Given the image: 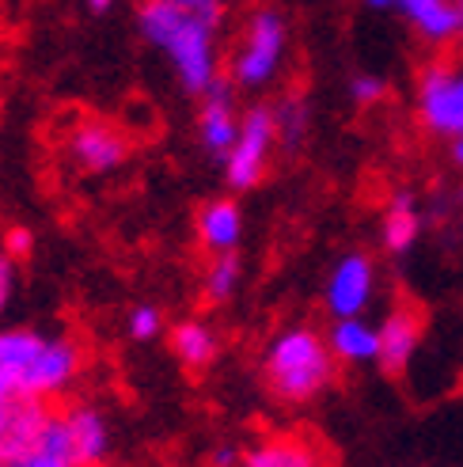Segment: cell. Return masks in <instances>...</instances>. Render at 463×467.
Here are the masks:
<instances>
[{
	"label": "cell",
	"instance_id": "6da1fadb",
	"mask_svg": "<svg viewBox=\"0 0 463 467\" xmlns=\"http://www.w3.org/2000/svg\"><path fill=\"white\" fill-rule=\"evenodd\" d=\"M80 372L84 349L77 338L42 327H0V403H50L80 380Z\"/></svg>",
	"mask_w": 463,
	"mask_h": 467
},
{
	"label": "cell",
	"instance_id": "7a4b0ae2",
	"mask_svg": "<svg viewBox=\"0 0 463 467\" xmlns=\"http://www.w3.org/2000/svg\"><path fill=\"white\" fill-rule=\"evenodd\" d=\"M137 31L141 38L168 57L175 84L187 96H205L221 73V27L198 16H187L164 0H141L137 5Z\"/></svg>",
	"mask_w": 463,
	"mask_h": 467
},
{
	"label": "cell",
	"instance_id": "3957f363",
	"mask_svg": "<svg viewBox=\"0 0 463 467\" xmlns=\"http://www.w3.org/2000/svg\"><path fill=\"white\" fill-rule=\"evenodd\" d=\"M259 368L266 391L277 403L308 407L334 384L338 361L331 354L327 331H315L312 323H289L270 335Z\"/></svg>",
	"mask_w": 463,
	"mask_h": 467
},
{
	"label": "cell",
	"instance_id": "277c9868",
	"mask_svg": "<svg viewBox=\"0 0 463 467\" xmlns=\"http://www.w3.org/2000/svg\"><path fill=\"white\" fill-rule=\"evenodd\" d=\"M289 61V19L277 8H254L228 57V80L236 91H266L277 84Z\"/></svg>",
	"mask_w": 463,
	"mask_h": 467
},
{
	"label": "cell",
	"instance_id": "5b68a950",
	"mask_svg": "<svg viewBox=\"0 0 463 467\" xmlns=\"http://www.w3.org/2000/svg\"><path fill=\"white\" fill-rule=\"evenodd\" d=\"M282 149L277 141V119H273V103H247L243 107V122L232 149L221 160V179L232 194H251L259 191L262 179L273 168V152Z\"/></svg>",
	"mask_w": 463,
	"mask_h": 467
},
{
	"label": "cell",
	"instance_id": "8992f818",
	"mask_svg": "<svg viewBox=\"0 0 463 467\" xmlns=\"http://www.w3.org/2000/svg\"><path fill=\"white\" fill-rule=\"evenodd\" d=\"M414 114L437 141L463 137V57H437L422 68L414 84Z\"/></svg>",
	"mask_w": 463,
	"mask_h": 467
},
{
	"label": "cell",
	"instance_id": "52a82bcc",
	"mask_svg": "<svg viewBox=\"0 0 463 467\" xmlns=\"http://www.w3.org/2000/svg\"><path fill=\"white\" fill-rule=\"evenodd\" d=\"M133 141L126 126L110 119H80L65 137V160L87 179H107L129 163Z\"/></svg>",
	"mask_w": 463,
	"mask_h": 467
},
{
	"label": "cell",
	"instance_id": "ba28073f",
	"mask_svg": "<svg viewBox=\"0 0 463 467\" xmlns=\"http://www.w3.org/2000/svg\"><path fill=\"white\" fill-rule=\"evenodd\" d=\"M50 437L68 452L77 467H103L114 449V430L103 407L96 403H68L50 414Z\"/></svg>",
	"mask_w": 463,
	"mask_h": 467
},
{
	"label": "cell",
	"instance_id": "9c48e42d",
	"mask_svg": "<svg viewBox=\"0 0 463 467\" xmlns=\"http://www.w3.org/2000/svg\"><path fill=\"white\" fill-rule=\"evenodd\" d=\"M380 289V270L368 251H345L331 263L327 282H323V308L331 319H350V316H368L376 305Z\"/></svg>",
	"mask_w": 463,
	"mask_h": 467
},
{
	"label": "cell",
	"instance_id": "30bf717a",
	"mask_svg": "<svg viewBox=\"0 0 463 467\" xmlns=\"http://www.w3.org/2000/svg\"><path fill=\"white\" fill-rule=\"evenodd\" d=\"M240 91L232 88L228 77H221L205 96L198 99V119H194V137L201 152L210 160H224V152L232 149V141H236L240 133V122H243V107H240Z\"/></svg>",
	"mask_w": 463,
	"mask_h": 467
},
{
	"label": "cell",
	"instance_id": "8fae6325",
	"mask_svg": "<svg viewBox=\"0 0 463 467\" xmlns=\"http://www.w3.org/2000/svg\"><path fill=\"white\" fill-rule=\"evenodd\" d=\"M376 331H380V368L399 377L414 365L418 349L426 342V316L414 308V305H391L380 319H376Z\"/></svg>",
	"mask_w": 463,
	"mask_h": 467
},
{
	"label": "cell",
	"instance_id": "7c38bea8",
	"mask_svg": "<svg viewBox=\"0 0 463 467\" xmlns=\"http://www.w3.org/2000/svg\"><path fill=\"white\" fill-rule=\"evenodd\" d=\"M50 407L31 400H5L0 403V463H19L38 449V441L50 426Z\"/></svg>",
	"mask_w": 463,
	"mask_h": 467
},
{
	"label": "cell",
	"instance_id": "4fadbf2b",
	"mask_svg": "<svg viewBox=\"0 0 463 467\" xmlns=\"http://www.w3.org/2000/svg\"><path fill=\"white\" fill-rule=\"evenodd\" d=\"M243 232H247V217H243V205L236 202V194H213L210 202L198 205L194 236L210 254L240 251Z\"/></svg>",
	"mask_w": 463,
	"mask_h": 467
},
{
	"label": "cell",
	"instance_id": "5bb4252c",
	"mask_svg": "<svg viewBox=\"0 0 463 467\" xmlns=\"http://www.w3.org/2000/svg\"><path fill=\"white\" fill-rule=\"evenodd\" d=\"M396 12L426 46H452L463 38L459 0H396Z\"/></svg>",
	"mask_w": 463,
	"mask_h": 467
},
{
	"label": "cell",
	"instance_id": "9a60e30c",
	"mask_svg": "<svg viewBox=\"0 0 463 467\" xmlns=\"http://www.w3.org/2000/svg\"><path fill=\"white\" fill-rule=\"evenodd\" d=\"M422 232H426V213H422L418 198L410 191H399L380 213V247L399 259V254H410L418 247Z\"/></svg>",
	"mask_w": 463,
	"mask_h": 467
},
{
	"label": "cell",
	"instance_id": "2e32d148",
	"mask_svg": "<svg viewBox=\"0 0 463 467\" xmlns=\"http://www.w3.org/2000/svg\"><path fill=\"white\" fill-rule=\"evenodd\" d=\"M327 342L338 365L365 368L380 361V331L368 316H350V319H331Z\"/></svg>",
	"mask_w": 463,
	"mask_h": 467
},
{
	"label": "cell",
	"instance_id": "e0dca14e",
	"mask_svg": "<svg viewBox=\"0 0 463 467\" xmlns=\"http://www.w3.org/2000/svg\"><path fill=\"white\" fill-rule=\"evenodd\" d=\"M168 346H171V354L182 368H190V372H201V368H210L221 354V335H217V327L213 323H205L198 316H187V319H179L171 331H168Z\"/></svg>",
	"mask_w": 463,
	"mask_h": 467
},
{
	"label": "cell",
	"instance_id": "ac0fdd59",
	"mask_svg": "<svg viewBox=\"0 0 463 467\" xmlns=\"http://www.w3.org/2000/svg\"><path fill=\"white\" fill-rule=\"evenodd\" d=\"M240 467H323V460L312 441L277 433V437H262L259 445H251Z\"/></svg>",
	"mask_w": 463,
	"mask_h": 467
},
{
	"label": "cell",
	"instance_id": "d6986e66",
	"mask_svg": "<svg viewBox=\"0 0 463 467\" xmlns=\"http://www.w3.org/2000/svg\"><path fill=\"white\" fill-rule=\"evenodd\" d=\"M273 119H277V141H282L285 152L304 149L308 130H312V103L304 91H285V96L273 103Z\"/></svg>",
	"mask_w": 463,
	"mask_h": 467
},
{
	"label": "cell",
	"instance_id": "ffe728a7",
	"mask_svg": "<svg viewBox=\"0 0 463 467\" xmlns=\"http://www.w3.org/2000/svg\"><path fill=\"white\" fill-rule=\"evenodd\" d=\"M240 285H243L240 251L210 254V263H205V270H201V296L210 300V305H228V300L240 293Z\"/></svg>",
	"mask_w": 463,
	"mask_h": 467
},
{
	"label": "cell",
	"instance_id": "44dd1931",
	"mask_svg": "<svg viewBox=\"0 0 463 467\" xmlns=\"http://www.w3.org/2000/svg\"><path fill=\"white\" fill-rule=\"evenodd\" d=\"M126 335L133 342H156L159 335H164V312H159L156 305H133L126 312Z\"/></svg>",
	"mask_w": 463,
	"mask_h": 467
},
{
	"label": "cell",
	"instance_id": "7402d4cb",
	"mask_svg": "<svg viewBox=\"0 0 463 467\" xmlns=\"http://www.w3.org/2000/svg\"><path fill=\"white\" fill-rule=\"evenodd\" d=\"M345 96L354 99V107H376L387 96V80L380 73H354L345 84Z\"/></svg>",
	"mask_w": 463,
	"mask_h": 467
},
{
	"label": "cell",
	"instance_id": "603a6c76",
	"mask_svg": "<svg viewBox=\"0 0 463 467\" xmlns=\"http://www.w3.org/2000/svg\"><path fill=\"white\" fill-rule=\"evenodd\" d=\"M12 467H77V463L68 460V452L50 437V426H46V433H42V441H38V449L27 452V456H23L19 463H12Z\"/></svg>",
	"mask_w": 463,
	"mask_h": 467
},
{
	"label": "cell",
	"instance_id": "cb8c5ba5",
	"mask_svg": "<svg viewBox=\"0 0 463 467\" xmlns=\"http://www.w3.org/2000/svg\"><path fill=\"white\" fill-rule=\"evenodd\" d=\"M15 293H19V259H12V254L0 247V319L8 316Z\"/></svg>",
	"mask_w": 463,
	"mask_h": 467
},
{
	"label": "cell",
	"instance_id": "d4e9b609",
	"mask_svg": "<svg viewBox=\"0 0 463 467\" xmlns=\"http://www.w3.org/2000/svg\"><path fill=\"white\" fill-rule=\"evenodd\" d=\"M164 5L187 12V16H198L205 23H213V27L224 23V0H164Z\"/></svg>",
	"mask_w": 463,
	"mask_h": 467
},
{
	"label": "cell",
	"instance_id": "484cf974",
	"mask_svg": "<svg viewBox=\"0 0 463 467\" xmlns=\"http://www.w3.org/2000/svg\"><path fill=\"white\" fill-rule=\"evenodd\" d=\"M35 247V232L31 228H23V224H12L5 232V251L12 254V259H23V254H31Z\"/></svg>",
	"mask_w": 463,
	"mask_h": 467
},
{
	"label": "cell",
	"instance_id": "4316f807",
	"mask_svg": "<svg viewBox=\"0 0 463 467\" xmlns=\"http://www.w3.org/2000/svg\"><path fill=\"white\" fill-rule=\"evenodd\" d=\"M232 463H243V456H236V449H217L213 452V467H232Z\"/></svg>",
	"mask_w": 463,
	"mask_h": 467
},
{
	"label": "cell",
	"instance_id": "83f0119b",
	"mask_svg": "<svg viewBox=\"0 0 463 467\" xmlns=\"http://www.w3.org/2000/svg\"><path fill=\"white\" fill-rule=\"evenodd\" d=\"M448 156L456 163V171L463 175V137H456V141H448Z\"/></svg>",
	"mask_w": 463,
	"mask_h": 467
},
{
	"label": "cell",
	"instance_id": "f1b7e54d",
	"mask_svg": "<svg viewBox=\"0 0 463 467\" xmlns=\"http://www.w3.org/2000/svg\"><path fill=\"white\" fill-rule=\"evenodd\" d=\"M114 5H118V0H84V8H87V12H96V16H103V12H110Z\"/></svg>",
	"mask_w": 463,
	"mask_h": 467
},
{
	"label": "cell",
	"instance_id": "f546056e",
	"mask_svg": "<svg viewBox=\"0 0 463 467\" xmlns=\"http://www.w3.org/2000/svg\"><path fill=\"white\" fill-rule=\"evenodd\" d=\"M368 12H396V0H365Z\"/></svg>",
	"mask_w": 463,
	"mask_h": 467
},
{
	"label": "cell",
	"instance_id": "4dcf8cb0",
	"mask_svg": "<svg viewBox=\"0 0 463 467\" xmlns=\"http://www.w3.org/2000/svg\"><path fill=\"white\" fill-rule=\"evenodd\" d=\"M459 23H463V0H459Z\"/></svg>",
	"mask_w": 463,
	"mask_h": 467
},
{
	"label": "cell",
	"instance_id": "1f68e13d",
	"mask_svg": "<svg viewBox=\"0 0 463 467\" xmlns=\"http://www.w3.org/2000/svg\"><path fill=\"white\" fill-rule=\"evenodd\" d=\"M0 467H12V463H0Z\"/></svg>",
	"mask_w": 463,
	"mask_h": 467
}]
</instances>
